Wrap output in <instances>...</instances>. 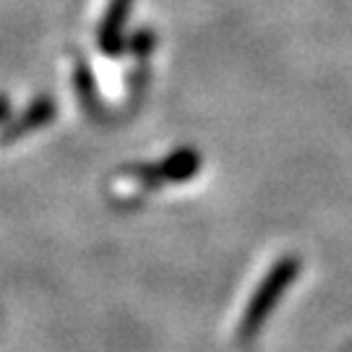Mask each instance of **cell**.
<instances>
[{
    "mask_svg": "<svg viewBox=\"0 0 352 352\" xmlns=\"http://www.w3.org/2000/svg\"><path fill=\"white\" fill-rule=\"evenodd\" d=\"M289 272H295V261L289 264V258H285L282 264H277L264 279H261V285L256 287L253 298L248 300V305L243 308V316H240V324H238L240 340H248V337L256 334V329L261 327L264 316L272 311V305L277 302L279 292H282L285 285L289 282Z\"/></svg>",
    "mask_w": 352,
    "mask_h": 352,
    "instance_id": "obj_1",
    "label": "cell"
}]
</instances>
